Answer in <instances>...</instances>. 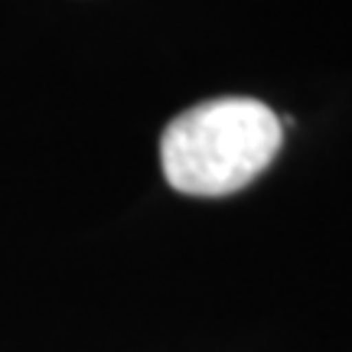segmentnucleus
Masks as SVG:
<instances>
[{
    "mask_svg": "<svg viewBox=\"0 0 352 352\" xmlns=\"http://www.w3.org/2000/svg\"><path fill=\"white\" fill-rule=\"evenodd\" d=\"M284 124L258 98H212L166 124L160 164L186 196H228L248 186L280 151Z\"/></svg>",
    "mask_w": 352,
    "mask_h": 352,
    "instance_id": "nucleus-1",
    "label": "nucleus"
}]
</instances>
